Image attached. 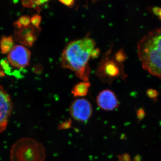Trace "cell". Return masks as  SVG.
<instances>
[{"label":"cell","mask_w":161,"mask_h":161,"mask_svg":"<svg viewBox=\"0 0 161 161\" xmlns=\"http://www.w3.org/2000/svg\"><path fill=\"white\" fill-rule=\"evenodd\" d=\"M100 53V50L98 48H95L92 52L91 58H98Z\"/></svg>","instance_id":"ac0fdd59"},{"label":"cell","mask_w":161,"mask_h":161,"mask_svg":"<svg viewBox=\"0 0 161 161\" xmlns=\"http://www.w3.org/2000/svg\"><path fill=\"white\" fill-rule=\"evenodd\" d=\"M41 20H42V18L40 15L38 14L35 15L31 19L32 25L37 28H40Z\"/></svg>","instance_id":"4fadbf2b"},{"label":"cell","mask_w":161,"mask_h":161,"mask_svg":"<svg viewBox=\"0 0 161 161\" xmlns=\"http://www.w3.org/2000/svg\"><path fill=\"white\" fill-rule=\"evenodd\" d=\"M147 95L151 98H154L158 96V93L155 90L150 89L148 90Z\"/></svg>","instance_id":"2e32d148"},{"label":"cell","mask_w":161,"mask_h":161,"mask_svg":"<svg viewBox=\"0 0 161 161\" xmlns=\"http://www.w3.org/2000/svg\"><path fill=\"white\" fill-rule=\"evenodd\" d=\"M111 50L107 52L100 60L96 70V75L102 81L110 83L120 74V68L114 58H111Z\"/></svg>","instance_id":"277c9868"},{"label":"cell","mask_w":161,"mask_h":161,"mask_svg":"<svg viewBox=\"0 0 161 161\" xmlns=\"http://www.w3.org/2000/svg\"><path fill=\"white\" fill-rule=\"evenodd\" d=\"M152 11L154 14L158 16L159 18L161 20V8L154 7V8H152Z\"/></svg>","instance_id":"d6986e66"},{"label":"cell","mask_w":161,"mask_h":161,"mask_svg":"<svg viewBox=\"0 0 161 161\" xmlns=\"http://www.w3.org/2000/svg\"><path fill=\"white\" fill-rule=\"evenodd\" d=\"M58 1L63 5L70 8L73 7L75 4V0H58Z\"/></svg>","instance_id":"9a60e30c"},{"label":"cell","mask_w":161,"mask_h":161,"mask_svg":"<svg viewBox=\"0 0 161 161\" xmlns=\"http://www.w3.org/2000/svg\"><path fill=\"white\" fill-rule=\"evenodd\" d=\"M11 161H45L46 153L43 145L34 139H20L12 146Z\"/></svg>","instance_id":"3957f363"},{"label":"cell","mask_w":161,"mask_h":161,"mask_svg":"<svg viewBox=\"0 0 161 161\" xmlns=\"http://www.w3.org/2000/svg\"><path fill=\"white\" fill-rule=\"evenodd\" d=\"M144 115H145V113H144L143 110L142 109L139 110L138 112H137V116H138L139 118L142 119L143 118Z\"/></svg>","instance_id":"ffe728a7"},{"label":"cell","mask_w":161,"mask_h":161,"mask_svg":"<svg viewBox=\"0 0 161 161\" xmlns=\"http://www.w3.org/2000/svg\"><path fill=\"white\" fill-rule=\"evenodd\" d=\"M13 40L10 36H4L0 42V48L3 54L9 53L13 47Z\"/></svg>","instance_id":"8fae6325"},{"label":"cell","mask_w":161,"mask_h":161,"mask_svg":"<svg viewBox=\"0 0 161 161\" xmlns=\"http://www.w3.org/2000/svg\"><path fill=\"white\" fill-rule=\"evenodd\" d=\"M93 1H98V0H93Z\"/></svg>","instance_id":"44dd1931"},{"label":"cell","mask_w":161,"mask_h":161,"mask_svg":"<svg viewBox=\"0 0 161 161\" xmlns=\"http://www.w3.org/2000/svg\"><path fill=\"white\" fill-rule=\"evenodd\" d=\"M31 57V53L26 47L17 45L9 52L8 59L12 66L17 68H23L29 65Z\"/></svg>","instance_id":"8992f818"},{"label":"cell","mask_w":161,"mask_h":161,"mask_svg":"<svg viewBox=\"0 0 161 161\" xmlns=\"http://www.w3.org/2000/svg\"><path fill=\"white\" fill-rule=\"evenodd\" d=\"M18 31V39L19 41L28 47L32 46L36 40L38 34L40 32V28H36L30 25L27 27L19 29Z\"/></svg>","instance_id":"9c48e42d"},{"label":"cell","mask_w":161,"mask_h":161,"mask_svg":"<svg viewBox=\"0 0 161 161\" xmlns=\"http://www.w3.org/2000/svg\"><path fill=\"white\" fill-rule=\"evenodd\" d=\"M91 83L89 81H82L77 84L72 89L71 94L75 97H84L87 95Z\"/></svg>","instance_id":"30bf717a"},{"label":"cell","mask_w":161,"mask_h":161,"mask_svg":"<svg viewBox=\"0 0 161 161\" xmlns=\"http://www.w3.org/2000/svg\"><path fill=\"white\" fill-rule=\"evenodd\" d=\"M96 102L99 108L106 111H113L119 106L115 93L108 89L103 90L99 93L96 98Z\"/></svg>","instance_id":"ba28073f"},{"label":"cell","mask_w":161,"mask_h":161,"mask_svg":"<svg viewBox=\"0 0 161 161\" xmlns=\"http://www.w3.org/2000/svg\"><path fill=\"white\" fill-rule=\"evenodd\" d=\"M69 113L72 118L77 121H87L93 113L92 104L85 98H77L71 104Z\"/></svg>","instance_id":"5b68a950"},{"label":"cell","mask_w":161,"mask_h":161,"mask_svg":"<svg viewBox=\"0 0 161 161\" xmlns=\"http://www.w3.org/2000/svg\"><path fill=\"white\" fill-rule=\"evenodd\" d=\"M95 45V40L89 34L82 39L69 42L61 54V66L75 72V75L82 81H89L91 71L89 61Z\"/></svg>","instance_id":"6da1fadb"},{"label":"cell","mask_w":161,"mask_h":161,"mask_svg":"<svg viewBox=\"0 0 161 161\" xmlns=\"http://www.w3.org/2000/svg\"><path fill=\"white\" fill-rule=\"evenodd\" d=\"M119 161H131V158L128 154H124L119 157Z\"/></svg>","instance_id":"e0dca14e"},{"label":"cell","mask_w":161,"mask_h":161,"mask_svg":"<svg viewBox=\"0 0 161 161\" xmlns=\"http://www.w3.org/2000/svg\"><path fill=\"white\" fill-rule=\"evenodd\" d=\"M137 46L144 69L161 79V27L144 36Z\"/></svg>","instance_id":"7a4b0ae2"},{"label":"cell","mask_w":161,"mask_h":161,"mask_svg":"<svg viewBox=\"0 0 161 161\" xmlns=\"http://www.w3.org/2000/svg\"><path fill=\"white\" fill-rule=\"evenodd\" d=\"M13 108L10 96L3 87L0 86V133L6 130Z\"/></svg>","instance_id":"52a82bcc"},{"label":"cell","mask_w":161,"mask_h":161,"mask_svg":"<svg viewBox=\"0 0 161 161\" xmlns=\"http://www.w3.org/2000/svg\"><path fill=\"white\" fill-rule=\"evenodd\" d=\"M47 1H48V0H47Z\"/></svg>","instance_id":"7402d4cb"},{"label":"cell","mask_w":161,"mask_h":161,"mask_svg":"<svg viewBox=\"0 0 161 161\" xmlns=\"http://www.w3.org/2000/svg\"><path fill=\"white\" fill-rule=\"evenodd\" d=\"M114 59H115L116 62L118 63H121L125 59V55L123 51L120 50L115 55V57Z\"/></svg>","instance_id":"5bb4252c"},{"label":"cell","mask_w":161,"mask_h":161,"mask_svg":"<svg viewBox=\"0 0 161 161\" xmlns=\"http://www.w3.org/2000/svg\"><path fill=\"white\" fill-rule=\"evenodd\" d=\"M31 23V19L28 16H23L19 19L15 24L19 29H21L29 26Z\"/></svg>","instance_id":"7c38bea8"}]
</instances>
